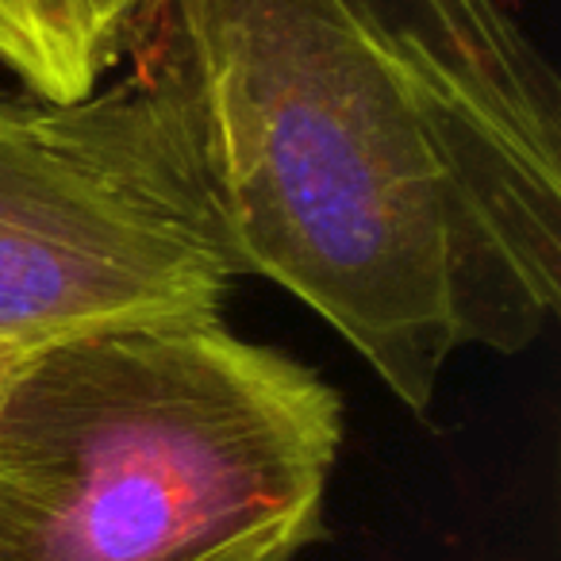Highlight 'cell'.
Masks as SVG:
<instances>
[{
    "instance_id": "cell-6",
    "label": "cell",
    "mask_w": 561,
    "mask_h": 561,
    "mask_svg": "<svg viewBox=\"0 0 561 561\" xmlns=\"http://www.w3.org/2000/svg\"><path fill=\"white\" fill-rule=\"evenodd\" d=\"M20 351H12V346H0V374H4V369L12 366V358H16Z\"/></svg>"
},
{
    "instance_id": "cell-5",
    "label": "cell",
    "mask_w": 561,
    "mask_h": 561,
    "mask_svg": "<svg viewBox=\"0 0 561 561\" xmlns=\"http://www.w3.org/2000/svg\"><path fill=\"white\" fill-rule=\"evenodd\" d=\"M162 9L165 0H93V47L104 73L127 55H135V47L158 24Z\"/></svg>"
},
{
    "instance_id": "cell-1",
    "label": "cell",
    "mask_w": 561,
    "mask_h": 561,
    "mask_svg": "<svg viewBox=\"0 0 561 561\" xmlns=\"http://www.w3.org/2000/svg\"><path fill=\"white\" fill-rule=\"evenodd\" d=\"M135 70L242 273L408 408L561 308V81L504 0H165Z\"/></svg>"
},
{
    "instance_id": "cell-4",
    "label": "cell",
    "mask_w": 561,
    "mask_h": 561,
    "mask_svg": "<svg viewBox=\"0 0 561 561\" xmlns=\"http://www.w3.org/2000/svg\"><path fill=\"white\" fill-rule=\"evenodd\" d=\"M0 66L39 101L93 96L104 81L93 0H0Z\"/></svg>"
},
{
    "instance_id": "cell-2",
    "label": "cell",
    "mask_w": 561,
    "mask_h": 561,
    "mask_svg": "<svg viewBox=\"0 0 561 561\" xmlns=\"http://www.w3.org/2000/svg\"><path fill=\"white\" fill-rule=\"evenodd\" d=\"M343 397L219 316L27 346L0 374V561H297Z\"/></svg>"
},
{
    "instance_id": "cell-3",
    "label": "cell",
    "mask_w": 561,
    "mask_h": 561,
    "mask_svg": "<svg viewBox=\"0 0 561 561\" xmlns=\"http://www.w3.org/2000/svg\"><path fill=\"white\" fill-rule=\"evenodd\" d=\"M234 280L185 139L139 70L73 104L0 93V346L219 316Z\"/></svg>"
}]
</instances>
